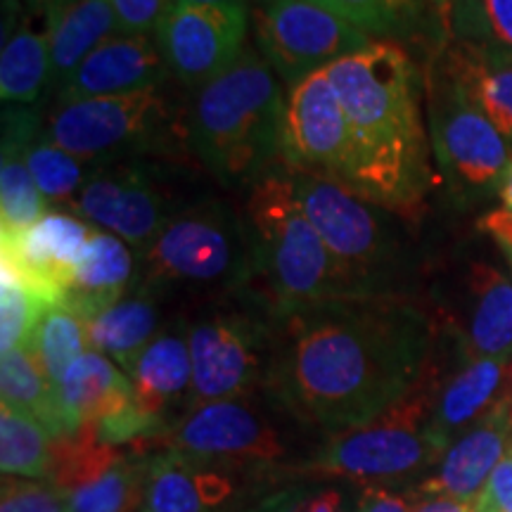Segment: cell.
<instances>
[{"mask_svg":"<svg viewBox=\"0 0 512 512\" xmlns=\"http://www.w3.org/2000/svg\"><path fill=\"white\" fill-rule=\"evenodd\" d=\"M434 323L408 297H349L275 323L268 392L320 437L399 403L432 361Z\"/></svg>","mask_w":512,"mask_h":512,"instance_id":"obj_1","label":"cell"},{"mask_svg":"<svg viewBox=\"0 0 512 512\" xmlns=\"http://www.w3.org/2000/svg\"><path fill=\"white\" fill-rule=\"evenodd\" d=\"M354 138L349 190L408 219L432 185L420 74L403 43L375 41L328 67Z\"/></svg>","mask_w":512,"mask_h":512,"instance_id":"obj_2","label":"cell"},{"mask_svg":"<svg viewBox=\"0 0 512 512\" xmlns=\"http://www.w3.org/2000/svg\"><path fill=\"white\" fill-rule=\"evenodd\" d=\"M283 131V86L256 46L197 88L185 114L190 152L228 192H247L283 164Z\"/></svg>","mask_w":512,"mask_h":512,"instance_id":"obj_3","label":"cell"},{"mask_svg":"<svg viewBox=\"0 0 512 512\" xmlns=\"http://www.w3.org/2000/svg\"><path fill=\"white\" fill-rule=\"evenodd\" d=\"M242 211L252 235V290L271 306L275 318L351 297L335 256L306 219L285 162L245 192Z\"/></svg>","mask_w":512,"mask_h":512,"instance_id":"obj_4","label":"cell"},{"mask_svg":"<svg viewBox=\"0 0 512 512\" xmlns=\"http://www.w3.org/2000/svg\"><path fill=\"white\" fill-rule=\"evenodd\" d=\"M439 373L430 361L420 382L387 413L363 427L325 434L299 463L287 465L280 484L299 479H347L363 486H394L437 465L448 451L430 432Z\"/></svg>","mask_w":512,"mask_h":512,"instance_id":"obj_5","label":"cell"},{"mask_svg":"<svg viewBox=\"0 0 512 512\" xmlns=\"http://www.w3.org/2000/svg\"><path fill=\"white\" fill-rule=\"evenodd\" d=\"M136 278L195 304L252 290L254 252L242 204L211 192L188 204L138 252Z\"/></svg>","mask_w":512,"mask_h":512,"instance_id":"obj_6","label":"cell"},{"mask_svg":"<svg viewBox=\"0 0 512 512\" xmlns=\"http://www.w3.org/2000/svg\"><path fill=\"white\" fill-rule=\"evenodd\" d=\"M268 389L209 401L178 415L150 451L169 448L197 463L268 472L278 479L287 465L304 460L318 441ZM280 484V482H278Z\"/></svg>","mask_w":512,"mask_h":512,"instance_id":"obj_7","label":"cell"},{"mask_svg":"<svg viewBox=\"0 0 512 512\" xmlns=\"http://www.w3.org/2000/svg\"><path fill=\"white\" fill-rule=\"evenodd\" d=\"M292 183L306 219L335 256L351 297H408L399 285L403 238L396 219L403 216L330 178L292 171Z\"/></svg>","mask_w":512,"mask_h":512,"instance_id":"obj_8","label":"cell"},{"mask_svg":"<svg viewBox=\"0 0 512 512\" xmlns=\"http://www.w3.org/2000/svg\"><path fill=\"white\" fill-rule=\"evenodd\" d=\"M188 342L192 387L188 408L268 387L275 349V313L254 290L192 306Z\"/></svg>","mask_w":512,"mask_h":512,"instance_id":"obj_9","label":"cell"},{"mask_svg":"<svg viewBox=\"0 0 512 512\" xmlns=\"http://www.w3.org/2000/svg\"><path fill=\"white\" fill-rule=\"evenodd\" d=\"M185 114L169 88L55 102L43 121L46 136L88 164L124 157L190 152Z\"/></svg>","mask_w":512,"mask_h":512,"instance_id":"obj_10","label":"cell"},{"mask_svg":"<svg viewBox=\"0 0 512 512\" xmlns=\"http://www.w3.org/2000/svg\"><path fill=\"white\" fill-rule=\"evenodd\" d=\"M204 195L181 157H124L93 164L72 211L143 252L178 211Z\"/></svg>","mask_w":512,"mask_h":512,"instance_id":"obj_11","label":"cell"},{"mask_svg":"<svg viewBox=\"0 0 512 512\" xmlns=\"http://www.w3.org/2000/svg\"><path fill=\"white\" fill-rule=\"evenodd\" d=\"M427 131L441 178L458 202L475 204L501 190L512 145L434 57L425 76Z\"/></svg>","mask_w":512,"mask_h":512,"instance_id":"obj_12","label":"cell"},{"mask_svg":"<svg viewBox=\"0 0 512 512\" xmlns=\"http://www.w3.org/2000/svg\"><path fill=\"white\" fill-rule=\"evenodd\" d=\"M373 41L318 0H268L254 8L256 50L287 88Z\"/></svg>","mask_w":512,"mask_h":512,"instance_id":"obj_13","label":"cell"},{"mask_svg":"<svg viewBox=\"0 0 512 512\" xmlns=\"http://www.w3.org/2000/svg\"><path fill=\"white\" fill-rule=\"evenodd\" d=\"M283 162L292 171L330 178L349 188L354 138L328 69L294 83L285 95Z\"/></svg>","mask_w":512,"mask_h":512,"instance_id":"obj_14","label":"cell"},{"mask_svg":"<svg viewBox=\"0 0 512 512\" xmlns=\"http://www.w3.org/2000/svg\"><path fill=\"white\" fill-rule=\"evenodd\" d=\"M441 318L463 361L512 354V283L491 261L470 259L453 275Z\"/></svg>","mask_w":512,"mask_h":512,"instance_id":"obj_15","label":"cell"},{"mask_svg":"<svg viewBox=\"0 0 512 512\" xmlns=\"http://www.w3.org/2000/svg\"><path fill=\"white\" fill-rule=\"evenodd\" d=\"M249 12L171 5L155 31L166 69L183 86L202 88L226 72L247 48Z\"/></svg>","mask_w":512,"mask_h":512,"instance_id":"obj_16","label":"cell"},{"mask_svg":"<svg viewBox=\"0 0 512 512\" xmlns=\"http://www.w3.org/2000/svg\"><path fill=\"white\" fill-rule=\"evenodd\" d=\"M95 226L72 209H48L34 226L3 235V264L46 297L60 304L74 283Z\"/></svg>","mask_w":512,"mask_h":512,"instance_id":"obj_17","label":"cell"},{"mask_svg":"<svg viewBox=\"0 0 512 512\" xmlns=\"http://www.w3.org/2000/svg\"><path fill=\"white\" fill-rule=\"evenodd\" d=\"M171 79L155 36L114 34L83 60L55 102L110 98L166 86Z\"/></svg>","mask_w":512,"mask_h":512,"instance_id":"obj_18","label":"cell"},{"mask_svg":"<svg viewBox=\"0 0 512 512\" xmlns=\"http://www.w3.org/2000/svg\"><path fill=\"white\" fill-rule=\"evenodd\" d=\"M510 446L512 422L501 401H496V406L477 425L448 446L437 475L427 477L408 494L411 498L448 496L458 501H475Z\"/></svg>","mask_w":512,"mask_h":512,"instance_id":"obj_19","label":"cell"},{"mask_svg":"<svg viewBox=\"0 0 512 512\" xmlns=\"http://www.w3.org/2000/svg\"><path fill=\"white\" fill-rule=\"evenodd\" d=\"M136 406L147 418L171 427V408H188L192 387V358L188 342V318L178 313L164 325L138 356L131 370Z\"/></svg>","mask_w":512,"mask_h":512,"instance_id":"obj_20","label":"cell"},{"mask_svg":"<svg viewBox=\"0 0 512 512\" xmlns=\"http://www.w3.org/2000/svg\"><path fill=\"white\" fill-rule=\"evenodd\" d=\"M36 105L3 102V147H0V233H17L46 214V200L27 164L29 145L41 133Z\"/></svg>","mask_w":512,"mask_h":512,"instance_id":"obj_21","label":"cell"},{"mask_svg":"<svg viewBox=\"0 0 512 512\" xmlns=\"http://www.w3.org/2000/svg\"><path fill=\"white\" fill-rule=\"evenodd\" d=\"M174 302L171 294L136 278L124 297L88 323L91 349L112 358L131 375L138 356L155 339L171 318H166V304Z\"/></svg>","mask_w":512,"mask_h":512,"instance_id":"obj_22","label":"cell"},{"mask_svg":"<svg viewBox=\"0 0 512 512\" xmlns=\"http://www.w3.org/2000/svg\"><path fill=\"white\" fill-rule=\"evenodd\" d=\"M55 387L67 434L114 418L136 401L131 377L112 358L93 349L76 358Z\"/></svg>","mask_w":512,"mask_h":512,"instance_id":"obj_23","label":"cell"},{"mask_svg":"<svg viewBox=\"0 0 512 512\" xmlns=\"http://www.w3.org/2000/svg\"><path fill=\"white\" fill-rule=\"evenodd\" d=\"M138 275V261L133 249L119 235L95 228L76 268L74 283L64 292L62 304L91 323L95 316L117 304L131 290Z\"/></svg>","mask_w":512,"mask_h":512,"instance_id":"obj_24","label":"cell"},{"mask_svg":"<svg viewBox=\"0 0 512 512\" xmlns=\"http://www.w3.org/2000/svg\"><path fill=\"white\" fill-rule=\"evenodd\" d=\"M503 373L505 358H477L465 361L444 387H439L430 432L441 444L451 446L460 432L477 425L496 406Z\"/></svg>","mask_w":512,"mask_h":512,"instance_id":"obj_25","label":"cell"},{"mask_svg":"<svg viewBox=\"0 0 512 512\" xmlns=\"http://www.w3.org/2000/svg\"><path fill=\"white\" fill-rule=\"evenodd\" d=\"M27 5V3H24ZM50 17L43 5H27L22 22L3 41L0 98L15 105H36L50 86Z\"/></svg>","mask_w":512,"mask_h":512,"instance_id":"obj_26","label":"cell"},{"mask_svg":"<svg viewBox=\"0 0 512 512\" xmlns=\"http://www.w3.org/2000/svg\"><path fill=\"white\" fill-rule=\"evenodd\" d=\"M46 10L50 17V62H53L48 88L57 93L100 43L119 34V27L107 0H72Z\"/></svg>","mask_w":512,"mask_h":512,"instance_id":"obj_27","label":"cell"},{"mask_svg":"<svg viewBox=\"0 0 512 512\" xmlns=\"http://www.w3.org/2000/svg\"><path fill=\"white\" fill-rule=\"evenodd\" d=\"M437 57L512 145V57L446 41Z\"/></svg>","mask_w":512,"mask_h":512,"instance_id":"obj_28","label":"cell"},{"mask_svg":"<svg viewBox=\"0 0 512 512\" xmlns=\"http://www.w3.org/2000/svg\"><path fill=\"white\" fill-rule=\"evenodd\" d=\"M0 394L3 406L41 422L50 439L67 434L55 382L27 347L10 349L0 356Z\"/></svg>","mask_w":512,"mask_h":512,"instance_id":"obj_29","label":"cell"},{"mask_svg":"<svg viewBox=\"0 0 512 512\" xmlns=\"http://www.w3.org/2000/svg\"><path fill=\"white\" fill-rule=\"evenodd\" d=\"M140 512H214L204 496L200 465L169 448L145 453Z\"/></svg>","mask_w":512,"mask_h":512,"instance_id":"obj_30","label":"cell"},{"mask_svg":"<svg viewBox=\"0 0 512 512\" xmlns=\"http://www.w3.org/2000/svg\"><path fill=\"white\" fill-rule=\"evenodd\" d=\"M124 456L126 453H121L119 446L100 441L98 427L83 425L74 434L53 439L48 482L69 496L110 472Z\"/></svg>","mask_w":512,"mask_h":512,"instance_id":"obj_31","label":"cell"},{"mask_svg":"<svg viewBox=\"0 0 512 512\" xmlns=\"http://www.w3.org/2000/svg\"><path fill=\"white\" fill-rule=\"evenodd\" d=\"M318 3L377 41H408L422 27L434 22L422 0H318Z\"/></svg>","mask_w":512,"mask_h":512,"instance_id":"obj_32","label":"cell"},{"mask_svg":"<svg viewBox=\"0 0 512 512\" xmlns=\"http://www.w3.org/2000/svg\"><path fill=\"white\" fill-rule=\"evenodd\" d=\"M24 347L36 356L46 375L57 384L76 358L91 351L88 323L67 304H53L38 320Z\"/></svg>","mask_w":512,"mask_h":512,"instance_id":"obj_33","label":"cell"},{"mask_svg":"<svg viewBox=\"0 0 512 512\" xmlns=\"http://www.w3.org/2000/svg\"><path fill=\"white\" fill-rule=\"evenodd\" d=\"M448 41L512 57V0H458L448 17Z\"/></svg>","mask_w":512,"mask_h":512,"instance_id":"obj_34","label":"cell"},{"mask_svg":"<svg viewBox=\"0 0 512 512\" xmlns=\"http://www.w3.org/2000/svg\"><path fill=\"white\" fill-rule=\"evenodd\" d=\"M27 164L31 176L41 190L48 209H72L93 164L83 162L72 152L53 143L41 128V133L29 145Z\"/></svg>","mask_w":512,"mask_h":512,"instance_id":"obj_35","label":"cell"},{"mask_svg":"<svg viewBox=\"0 0 512 512\" xmlns=\"http://www.w3.org/2000/svg\"><path fill=\"white\" fill-rule=\"evenodd\" d=\"M53 439L41 422L12 408H0V470L3 475L46 479L50 475Z\"/></svg>","mask_w":512,"mask_h":512,"instance_id":"obj_36","label":"cell"},{"mask_svg":"<svg viewBox=\"0 0 512 512\" xmlns=\"http://www.w3.org/2000/svg\"><path fill=\"white\" fill-rule=\"evenodd\" d=\"M143 456L126 453L110 472L67 496L69 512H140Z\"/></svg>","mask_w":512,"mask_h":512,"instance_id":"obj_37","label":"cell"},{"mask_svg":"<svg viewBox=\"0 0 512 512\" xmlns=\"http://www.w3.org/2000/svg\"><path fill=\"white\" fill-rule=\"evenodd\" d=\"M53 306L24 283L8 264H0V351L24 347L36 323Z\"/></svg>","mask_w":512,"mask_h":512,"instance_id":"obj_38","label":"cell"},{"mask_svg":"<svg viewBox=\"0 0 512 512\" xmlns=\"http://www.w3.org/2000/svg\"><path fill=\"white\" fill-rule=\"evenodd\" d=\"M0 512H69V501L46 479L3 475Z\"/></svg>","mask_w":512,"mask_h":512,"instance_id":"obj_39","label":"cell"},{"mask_svg":"<svg viewBox=\"0 0 512 512\" xmlns=\"http://www.w3.org/2000/svg\"><path fill=\"white\" fill-rule=\"evenodd\" d=\"M117 19L119 34L155 36L171 0H107Z\"/></svg>","mask_w":512,"mask_h":512,"instance_id":"obj_40","label":"cell"},{"mask_svg":"<svg viewBox=\"0 0 512 512\" xmlns=\"http://www.w3.org/2000/svg\"><path fill=\"white\" fill-rule=\"evenodd\" d=\"M411 494H396L389 486H363L354 512H411Z\"/></svg>","mask_w":512,"mask_h":512,"instance_id":"obj_41","label":"cell"},{"mask_svg":"<svg viewBox=\"0 0 512 512\" xmlns=\"http://www.w3.org/2000/svg\"><path fill=\"white\" fill-rule=\"evenodd\" d=\"M411 512H475V501H458L448 496L413 498Z\"/></svg>","mask_w":512,"mask_h":512,"instance_id":"obj_42","label":"cell"},{"mask_svg":"<svg viewBox=\"0 0 512 512\" xmlns=\"http://www.w3.org/2000/svg\"><path fill=\"white\" fill-rule=\"evenodd\" d=\"M458 0H422V5H425L427 12H430L434 24L441 29V34L448 41V17H451V10L453 5H456Z\"/></svg>","mask_w":512,"mask_h":512,"instance_id":"obj_43","label":"cell"},{"mask_svg":"<svg viewBox=\"0 0 512 512\" xmlns=\"http://www.w3.org/2000/svg\"><path fill=\"white\" fill-rule=\"evenodd\" d=\"M171 5H204V8H228L249 12V0H171Z\"/></svg>","mask_w":512,"mask_h":512,"instance_id":"obj_44","label":"cell"},{"mask_svg":"<svg viewBox=\"0 0 512 512\" xmlns=\"http://www.w3.org/2000/svg\"><path fill=\"white\" fill-rule=\"evenodd\" d=\"M498 401H501V406L505 408V413H508V418L512 422V361L505 366V373H503V384H501V394H498Z\"/></svg>","mask_w":512,"mask_h":512,"instance_id":"obj_45","label":"cell"},{"mask_svg":"<svg viewBox=\"0 0 512 512\" xmlns=\"http://www.w3.org/2000/svg\"><path fill=\"white\" fill-rule=\"evenodd\" d=\"M498 197H501L503 209L510 211V214H512V164H510L508 174H505V178H503L501 190H498Z\"/></svg>","mask_w":512,"mask_h":512,"instance_id":"obj_46","label":"cell"},{"mask_svg":"<svg viewBox=\"0 0 512 512\" xmlns=\"http://www.w3.org/2000/svg\"><path fill=\"white\" fill-rule=\"evenodd\" d=\"M72 3V0H31L27 5H43V8H55V5H64Z\"/></svg>","mask_w":512,"mask_h":512,"instance_id":"obj_47","label":"cell"},{"mask_svg":"<svg viewBox=\"0 0 512 512\" xmlns=\"http://www.w3.org/2000/svg\"><path fill=\"white\" fill-rule=\"evenodd\" d=\"M505 256H508V261H510V268H512V249H508V252H505Z\"/></svg>","mask_w":512,"mask_h":512,"instance_id":"obj_48","label":"cell"},{"mask_svg":"<svg viewBox=\"0 0 512 512\" xmlns=\"http://www.w3.org/2000/svg\"><path fill=\"white\" fill-rule=\"evenodd\" d=\"M254 3H256V5H259V3H268V0H254Z\"/></svg>","mask_w":512,"mask_h":512,"instance_id":"obj_49","label":"cell"},{"mask_svg":"<svg viewBox=\"0 0 512 512\" xmlns=\"http://www.w3.org/2000/svg\"><path fill=\"white\" fill-rule=\"evenodd\" d=\"M24 3H31V0H24Z\"/></svg>","mask_w":512,"mask_h":512,"instance_id":"obj_50","label":"cell"}]
</instances>
